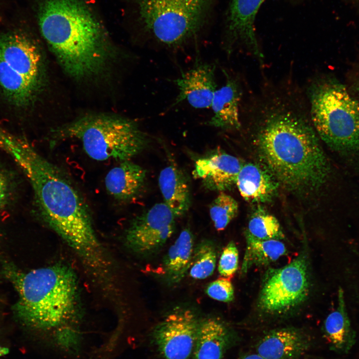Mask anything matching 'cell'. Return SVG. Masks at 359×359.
<instances>
[{"instance_id": "6da1fadb", "label": "cell", "mask_w": 359, "mask_h": 359, "mask_svg": "<svg viewBox=\"0 0 359 359\" xmlns=\"http://www.w3.org/2000/svg\"><path fill=\"white\" fill-rule=\"evenodd\" d=\"M0 148L27 177L38 213L92 269L105 267L102 248L89 207L78 188L61 168L41 156L25 139L0 131Z\"/></svg>"}, {"instance_id": "7a4b0ae2", "label": "cell", "mask_w": 359, "mask_h": 359, "mask_svg": "<svg viewBox=\"0 0 359 359\" xmlns=\"http://www.w3.org/2000/svg\"><path fill=\"white\" fill-rule=\"evenodd\" d=\"M266 108L260 114L262 125L257 136L266 167L278 182L290 189L319 187L327 180L331 169L305 114L286 102Z\"/></svg>"}, {"instance_id": "3957f363", "label": "cell", "mask_w": 359, "mask_h": 359, "mask_svg": "<svg viewBox=\"0 0 359 359\" xmlns=\"http://www.w3.org/2000/svg\"><path fill=\"white\" fill-rule=\"evenodd\" d=\"M41 35L64 70L76 78L96 74L108 57L106 29L88 0H32Z\"/></svg>"}, {"instance_id": "277c9868", "label": "cell", "mask_w": 359, "mask_h": 359, "mask_svg": "<svg viewBox=\"0 0 359 359\" xmlns=\"http://www.w3.org/2000/svg\"><path fill=\"white\" fill-rule=\"evenodd\" d=\"M18 294L16 312L27 326L49 330L64 324L76 313L78 284L72 269L56 264L15 275Z\"/></svg>"}, {"instance_id": "5b68a950", "label": "cell", "mask_w": 359, "mask_h": 359, "mask_svg": "<svg viewBox=\"0 0 359 359\" xmlns=\"http://www.w3.org/2000/svg\"><path fill=\"white\" fill-rule=\"evenodd\" d=\"M308 93L311 122L320 138L339 154L359 157V100L332 79L314 82Z\"/></svg>"}, {"instance_id": "8992f818", "label": "cell", "mask_w": 359, "mask_h": 359, "mask_svg": "<svg viewBox=\"0 0 359 359\" xmlns=\"http://www.w3.org/2000/svg\"><path fill=\"white\" fill-rule=\"evenodd\" d=\"M57 140L75 139L96 161L130 160L147 147L146 134L133 120L112 116H88L55 132Z\"/></svg>"}, {"instance_id": "52a82bcc", "label": "cell", "mask_w": 359, "mask_h": 359, "mask_svg": "<svg viewBox=\"0 0 359 359\" xmlns=\"http://www.w3.org/2000/svg\"><path fill=\"white\" fill-rule=\"evenodd\" d=\"M140 21L153 41L179 48L194 39L204 24L205 11L162 0H138Z\"/></svg>"}, {"instance_id": "ba28073f", "label": "cell", "mask_w": 359, "mask_h": 359, "mask_svg": "<svg viewBox=\"0 0 359 359\" xmlns=\"http://www.w3.org/2000/svg\"><path fill=\"white\" fill-rule=\"evenodd\" d=\"M309 289L306 259L300 255L286 266L268 272L260 293L259 308L267 313H284L302 303Z\"/></svg>"}, {"instance_id": "9c48e42d", "label": "cell", "mask_w": 359, "mask_h": 359, "mask_svg": "<svg viewBox=\"0 0 359 359\" xmlns=\"http://www.w3.org/2000/svg\"><path fill=\"white\" fill-rule=\"evenodd\" d=\"M200 318L190 309H175L154 328L151 343L161 359H191Z\"/></svg>"}, {"instance_id": "30bf717a", "label": "cell", "mask_w": 359, "mask_h": 359, "mask_svg": "<svg viewBox=\"0 0 359 359\" xmlns=\"http://www.w3.org/2000/svg\"><path fill=\"white\" fill-rule=\"evenodd\" d=\"M176 218L165 202L155 204L132 221L125 232L126 243L140 254L155 252L174 233Z\"/></svg>"}, {"instance_id": "8fae6325", "label": "cell", "mask_w": 359, "mask_h": 359, "mask_svg": "<svg viewBox=\"0 0 359 359\" xmlns=\"http://www.w3.org/2000/svg\"><path fill=\"white\" fill-rule=\"evenodd\" d=\"M40 52L37 43L26 30L0 31V58L37 89L42 74Z\"/></svg>"}, {"instance_id": "7c38bea8", "label": "cell", "mask_w": 359, "mask_h": 359, "mask_svg": "<svg viewBox=\"0 0 359 359\" xmlns=\"http://www.w3.org/2000/svg\"><path fill=\"white\" fill-rule=\"evenodd\" d=\"M265 0H231L226 26L225 48L230 53L238 42L243 43L257 57H262L254 23L259 7Z\"/></svg>"}, {"instance_id": "4fadbf2b", "label": "cell", "mask_w": 359, "mask_h": 359, "mask_svg": "<svg viewBox=\"0 0 359 359\" xmlns=\"http://www.w3.org/2000/svg\"><path fill=\"white\" fill-rule=\"evenodd\" d=\"M215 68L214 64L199 63L175 80L179 93L174 105L185 101L196 109L210 107L217 89Z\"/></svg>"}, {"instance_id": "5bb4252c", "label": "cell", "mask_w": 359, "mask_h": 359, "mask_svg": "<svg viewBox=\"0 0 359 359\" xmlns=\"http://www.w3.org/2000/svg\"><path fill=\"white\" fill-rule=\"evenodd\" d=\"M243 164L232 155L216 152L196 161L193 176L207 189L222 192L236 184Z\"/></svg>"}, {"instance_id": "9a60e30c", "label": "cell", "mask_w": 359, "mask_h": 359, "mask_svg": "<svg viewBox=\"0 0 359 359\" xmlns=\"http://www.w3.org/2000/svg\"><path fill=\"white\" fill-rule=\"evenodd\" d=\"M237 341L235 334L220 319L200 318L191 359H222Z\"/></svg>"}, {"instance_id": "2e32d148", "label": "cell", "mask_w": 359, "mask_h": 359, "mask_svg": "<svg viewBox=\"0 0 359 359\" xmlns=\"http://www.w3.org/2000/svg\"><path fill=\"white\" fill-rule=\"evenodd\" d=\"M310 345L307 336L299 330L282 328L262 337L256 351L263 359H298L307 351Z\"/></svg>"}, {"instance_id": "e0dca14e", "label": "cell", "mask_w": 359, "mask_h": 359, "mask_svg": "<svg viewBox=\"0 0 359 359\" xmlns=\"http://www.w3.org/2000/svg\"><path fill=\"white\" fill-rule=\"evenodd\" d=\"M226 77L224 85L214 93L210 106L213 115L207 124L222 130H237L241 127L239 105L241 89L237 80Z\"/></svg>"}, {"instance_id": "ac0fdd59", "label": "cell", "mask_w": 359, "mask_h": 359, "mask_svg": "<svg viewBox=\"0 0 359 359\" xmlns=\"http://www.w3.org/2000/svg\"><path fill=\"white\" fill-rule=\"evenodd\" d=\"M146 171L130 160L120 162L105 178L108 193L116 200L129 201L136 198L144 187Z\"/></svg>"}, {"instance_id": "d6986e66", "label": "cell", "mask_w": 359, "mask_h": 359, "mask_svg": "<svg viewBox=\"0 0 359 359\" xmlns=\"http://www.w3.org/2000/svg\"><path fill=\"white\" fill-rule=\"evenodd\" d=\"M278 182L266 168L258 164H243L236 184L242 197L252 203L265 202L275 195Z\"/></svg>"}, {"instance_id": "ffe728a7", "label": "cell", "mask_w": 359, "mask_h": 359, "mask_svg": "<svg viewBox=\"0 0 359 359\" xmlns=\"http://www.w3.org/2000/svg\"><path fill=\"white\" fill-rule=\"evenodd\" d=\"M159 184L165 203L176 217L183 215L190 207L191 195L182 172L174 165L166 167L160 172Z\"/></svg>"}, {"instance_id": "44dd1931", "label": "cell", "mask_w": 359, "mask_h": 359, "mask_svg": "<svg viewBox=\"0 0 359 359\" xmlns=\"http://www.w3.org/2000/svg\"><path fill=\"white\" fill-rule=\"evenodd\" d=\"M324 333L332 350L347 353L356 343V334L352 328L346 308L344 292L340 288L337 308L325 320Z\"/></svg>"}, {"instance_id": "7402d4cb", "label": "cell", "mask_w": 359, "mask_h": 359, "mask_svg": "<svg viewBox=\"0 0 359 359\" xmlns=\"http://www.w3.org/2000/svg\"><path fill=\"white\" fill-rule=\"evenodd\" d=\"M194 239L188 228L184 229L165 255L163 268L169 283L180 282L189 271L193 250Z\"/></svg>"}, {"instance_id": "603a6c76", "label": "cell", "mask_w": 359, "mask_h": 359, "mask_svg": "<svg viewBox=\"0 0 359 359\" xmlns=\"http://www.w3.org/2000/svg\"><path fill=\"white\" fill-rule=\"evenodd\" d=\"M0 89L8 101L19 108L30 104L38 90L0 58Z\"/></svg>"}, {"instance_id": "cb8c5ba5", "label": "cell", "mask_w": 359, "mask_h": 359, "mask_svg": "<svg viewBox=\"0 0 359 359\" xmlns=\"http://www.w3.org/2000/svg\"><path fill=\"white\" fill-rule=\"evenodd\" d=\"M246 246L241 272L246 273L253 266L268 265L278 260L286 252L280 240H258L246 235Z\"/></svg>"}, {"instance_id": "d4e9b609", "label": "cell", "mask_w": 359, "mask_h": 359, "mask_svg": "<svg viewBox=\"0 0 359 359\" xmlns=\"http://www.w3.org/2000/svg\"><path fill=\"white\" fill-rule=\"evenodd\" d=\"M217 254L213 243L205 239L194 249L189 274L195 279H204L213 274L216 266Z\"/></svg>"}, {"instance_id": "484cf974", "label": "cell", "mask_w": 359, "mask_h": 359, "mask_svg": "<svg viewBox=\"0 0 359 359\" xmlns=\"http://www.w3.org/2000/svg\"><path fill=\"white\" fill-rule=\"evenodd\" d=\"M246 235L258 240H280L284 236L276 218L261 208L251 215Z\"/></svg>"}, {"instance_id": "4316f807", "label": "cell", "mask_w": 359, "mask_h": 359, "mask_svg": "<svg viewBox=\"0 0 359 359\" xmlns=\"http://www.w3.org/2000/svg\"><path fill=\"white\" fill-rule=\"evenodd\" d=\"M238 205L230 195L220 192L209 206V215L215 229L223 230L237 215Z\"/></svg>"}, {"instance_id": "83f0119b", "label": "cell", "mask_w": 359, "mask_h": 359, "mask_svg": "<svg viewBox=\"0 0 359 359\" xmlns=\"http://www.w3.org/2000/svg\"><path fill=\"white\" fill-rule=\"evenodd\" d=\"M238 266V251L233 241L229 242L224 248L218 265L219 273L223 277L233 275Z\"/></svg>"}, {"instance_id": "f1b7e54d", "label": "cell", "mask_w": 359, "mask_h": 359, "mask_svg": "<svg viewBox=\"0 0 359 359\" xmlns=\"http://www.w3.org/2000/svg\"><path fill=\"white\" fill-rule=\"evenodd\" d=\"M205 292L211 298L223 302H229L234 299V289L230 280L218 278L207 286Z\"/></svg>"}, {"instance_id": "f546056e", "label": "cell", "mask_w": 359, "mask_h": 359, "mask_svg": "<svg viewBox=\"0 0 359 359\" xmlns=\"http://www.w3.org/2000/svg\"><path fill=\"white\" fill-rule=\"evenodd\" d=\"M205 11L212 0H162Z\"/></svg>"}, {"instance_id": "4dcf8cb0", "label": "cell", "mask_w": 359, "mask_h": 359, "mask_svg": "<svg viewBox=\"0 0 359 359\" xmlns=\"http://www.w3.org/2000/svg\"><path fill=\"white\" fill-rule=\"evenodd\" d=\"M238 359H263L257 354H250L242 356Z\"/></svg>"}, {"instance_id": "1f68e13d", "label": "cell", "mask_w": 359, "mask_h": 359, "mask_svg": "<svg viewBox=\"0 0 359 359\" xmlns=\"http://www.w3.org/2000/svg\"><path fill=\"white\" fill-rule=\"evenodd\" d=\"M6 197V190H0V207L4 203Z\"/></svg>"}, {"instance_id": "d6a6232c", "label": "cell", "mask_w": 359, "mask_h": 359, "mask_svg": "<svg viewBox=\"0 0 359 359\" xmlns=\"http://www.w3.org/2000/svg\"><path fill=\"white\" fill-rule=\"evenodd\" d=\"M0 190H6V184L3 177L0 174Z\"/></svg>"}, {"instance_id": "836d02e7", "label": "cell", "mask_w": 359, "mask_h": 359, "mask_svg": "<svg viewBox=\"0 0 359 359\" xmlns=\"http://www.w3.org/2000/svg\"><path fill=\"white\" fill-rule=\"evenodd\" d=\"M355 89L359 100V81L356 84Z\"/></svg>"}, {"instance_id": "e575fe53", "label": "cell", "mask_w": 359, "mask_h": 359, "mask_svg": "<svg viewBox=\"0 0 359 359\" xmlns=\"http://www.w3.org/2000/svg\"><path fill=\"white\" fill-rule=\"evenodd\" d=\"M1 20H2V18H1V15H0V21H1Z\"/></svg>"}]
</instances>
